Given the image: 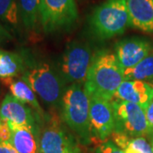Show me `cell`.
Instances as JSON below:
<instances>
[{"instance_id": "1", "label": "cell", "mask_w": 153, "mask_h": 153, "mask_svg": "<svg viewBox=\"0 0 153 153\" xmlns=\"http://www.w3.org/2000/svg\"><path fill=\"white\" fill-rule=\"evenodd\" d=\"M124 80V71L115 54L103 50L94 56L83 86L89 97L111 101Z\"/></svg>"}, {"instance_id": "2", "label": "cell", "mask_w": 153, "mask_h": 153, "mask_svg": "<svg viewBox=\"0 0 153 153\" xmlns=\"http://www.w3.org/2000/svg\"><path fill=\"white\" fill-rule=\"evenodd\" d=\"M25 58L26 69L21 76L33 89L45 104L53 106L61 105L66 92V82L51 66L37 60L27 52L22 53Z\"/></svg>"}, {"instance_id": "3", "label": "cell", "mask_w": 153, "mask_h": 153, "mask_svg": "<svg viewBox=\"0 0 153 153\" xmlns=\"http://www.w3.org/2000/svg\"><path fill=\"white\" fill-rule=\"evenodd\" d=\"M62 117L83 144L90 142L92 134L89 120L90 99L82 84H71L61 102Z\"/></svg>"}, {"instance_id": "4", "label": "cell", "mask_w": 153, "mask_h": 153, "mask_svg": "<svg viewBox=\"0 0 153 153\" xmlns=\"http://www.w3.org/2000/svg\"><path fill=\"white\" fill-rule=\"evenodd\" d=\"M89 25L94 34L103 40L122 35L131 26L127 0H105L94 10Z\"/></svg>"}, {"instance_id": "5", "label": "cell", "mask_w": 153, "mask_h": 153, "mask_svg": "<svg viewBox=\"0 0 153 153\" xmlns=\"http://www.w3.org/2000/svg\"><path fill=\"white\" fill-rule=\"evenodd\" d=\"M95 55L86 43L73 41L67 44L60 66V76L65 82L83 85Z\"/></svg>"}, {"instance_id": "6", "label": "cell", "mask_w": 153, "mask_h": 153, "mask_svg": "<svg viewBox=\"0 0 153 153\" xmlns=\"http://www.w3.org/2000/svg\"><path fill=\"white\" fill-rule=\"evenodd\" d=\"M111 102L114 112V133L131 138L143 137L151 134L146 110L142 106L118 99H113Z\"/></svg>"}, {"instance_id": "7", "label": "cell", "mask_w": 153, "mask_h": 153, "mask_svg": "<svg viewBox=\"0 0 153 153\" xmlns=\"http://www.w3.org/2000/svg\"><path fill=\"white\" fill-rule=\"evenodd\" d=\"M77 18L75 0H41L39 22L45 33L67 29Z\"/></svg>"}, {"instance_id": "8", "label": "cell", "mask_w": 153, "mask_h": 153, "mask_svg": "<svg viewBox=\"0 0 153 153\" xmlns=\"http://www.w3.org/2000/svg\"><path fill=\"white\" fill-rule=\"evenodd\" d=\"M40 129L39 143L41 153H74L77 147L63 129L60 118L53 115L46 117Z\"/></svg>"}, {"instance_id": "9", "label": "cell", "mask_w": 153, "mask_h": 153, "mask_svg": "<svg viewBox=\"0 0 153 153\" xmlns=\"http://www.w3.org/2000/svg\"><path fill=\"white\" fill-rule=\"evenodd\" d=\"M89 120L92 137L105 141L114 131L115 118L111 101L98 97H89Z\"/></svg>"}, {"instance_id": "10", "label": "cell", "mask_w": 153, "mask_h": 153, "mask_svg": "<svg viewBox=\"0 0 153 153\" xmlns=\"http://www.w3.org/2000/svg\"><path fill=\"white\" fill-rule=\"evenodd\" d=\"M0 118L16 125L40 128L42 121L31 107L8 94L0 104Z\"/></svg>"}, {"instance_id": "11", "label": "cell", "mask_w": 153, "mask_h": 153, "mask_svg": "<svg viewBox=\"0 0 153 153\" xmlns=\"http://www.w3.org/2000/svg\"><path fill=\"white\" fill-rule=\"evenodd\" d=\"M152 50L151 44L140 38H128L115 45V55L123 71L136 66Z\"/></svg>"}, {"instance_id": "12", "label": "cell", "mask_w": 153, "mask_h": 153, "mask_svg": "<svg viewBox=\"0 0 153 153\" xmlns=\"http://www.w3.org/2000/svg\"><path fill=\"white\" fill-rule=\"evenodd\" d=\"M114 99L140 105L146 110L153 100V85L145 81L124 80L118 88Z\"/></svg>"}, {"instance_id": "13", "label": "cell", "mask_w": 153, "mask_h": 153, "mask_svg": "<svg viewBox=\"0 0 153 153\" xmlns=\"http://www.w3.org/2000/svg\"><path fill=\"white\" fill-rule=\"evenodd\" d=\"M12 130L10 143L19 153H41L40 128L10 123Z\"/></svg>"}, {"instance_id": "14", "label": "cell", "mask_w": 153, "mask_h": 153, "mask_svg": "<svg viewBox=\"0 0 153 153\" xmlns=\"http://www.w3.org/2000/svg\"><path fill=\"white\" fill-rule=\"evenodd\" d=\"M131 27L153 32V0H127Z\"/></svg>"}, {"instance_id": "15", "label": "cell", "mask_w": 153, "mask_h": 153, "mask_svg": "<svg viewBox=\"0 0 153 153\" xmlns=\"http://www.w3.org/2000/svg\"><path fill=\"white\" fill-rule=\"evenodd\" d=\"M1 82L9 86L11 94L13 96L22 101V103L31 107L34 111V112L38 115L40 120L43 122L45 119L47 115L44 113V110L42 109L39 104L37 94L33 91V88L29 86V84L25 82L22 78L17 77Z\"/></svg>"}, {"instance_id": "16", "label": "cell", "mask_w": 153, "mask_h": 153, "mask_svg": "<svg viewBox=\"0 0 153 153\" xmlns=\"http://www.w3.org/2000/svg\"><path fill=\"white\" fill-rule=\"evenodd\" d=\"M0 23L14 36L22 37L25 30L19 0H0Z\"/></svg>"}, {"instance_id": "17", "label": "cell", "mask_w": 153, "mask_h": 153, "mask_svg": "<svg viewBox=\"0 0 153 153\" xmlns=\"http://www.w3.org/2000/svg\"><path fill=\"white\" fill-rule=\"evenodd\" d=\"M26 69L22 53L0 49V80L4 81L21 77Z\"/></svg>"}, {"instance_id": "18", "label": "cell", "mask_w": 153, "mask_h": 153, "mask_svg": "<svg viewBox=\"0 0 153 153\" xmlns=\"http://www.w3.org/2000/svg\"><path fill=\"white\" fill-rule=\"evenodd\" d=\"M41 0H19L21 16L25 31L33 32L39 22Z\"/></svg>"}, {"instance_id": "19", "label": "cell", "mask_w": 153, "mask_h": 153, "mask_svg": "<svg viewBox=\"0 0 153 153\" xmlns=\"http://www.w3.org/2000/svg\"><path fill=\"white\" fill-rule=\"evenodd\" d=\"M125 80L148 81L153 79V49L136 66L124 71Z\"/></svg>"}, {"instance_id": "20", "label": "cell", "mask_w": 153, "mask_h": 153, "mask_svg": "<svg viewBox=\"0 0 153 153\" xmlns=\"http://www.w3.org/2000/svg\"><path fill=\"white\" fill-rule=\"evenodd\" d=\"M123 151L124 153H153L152 146L144 137L130 138Z\"/></svg>"}, {"instance_id": "21", "label": "cell", "mask_w": 153, "mask_h": 153, "mask_svg": "<svg viewBox=\"0 0 153 153\" xmlns=\"http://www.w3.org/2000/svg\"><path fill=\"white\" fill-rule=\"evenodd\" d=\"M95 153H124V152L112 140H106L99 146Z\"/></svg>"}, {"instance_id": "22", "label": "cell", "mask_w": 153, "mask_h": 153, "mask_svg": "<svg viewBox=\"0 0 153 153\" xmlns=\"http://www.w3.org/2000/svg\"><path fill=\"white\" fill-rule=\"evenodd\" d=\"M14 39V36L0 23V45L7 44Z\"/></svg>"}, {"instance_id": "23", "label": "cell", "mask_w": 153, "mask_h": 153, "mask_svg": "<svg viewBox=\"0 0 153 153\" xmlns=\"http://www.w3.org/2000/svg\"><path fill=\"white\" fill-rule=\"evenodd\" d=\"M146 119H147L150 133L153 134V100L146 108Z\"/></svg>"}, {"instance_id": "24", "label": "cell", "mask_w": 153, "mask_h": 153, "mask_svg": "<svg viewBox=\"0 0 153 153\" xmlns=\"http://www.w3.org/2000/svg\"><path fill=\"white\" fill-rule=\"evenodd\" d=\"M0 153H19L10 142H0Z\"/></svg>"}, {"instance_id": "25", "label": "cell", "mask_w": 153, "mask_h": 153, "mask_svg": "<svg viewBox=\"0 0 153 153\" xmlns=\"http://www.w3.org/2000/svg\"><path fill=\"white\" fill-rule=\"evenodd\" d=\"M74 153H81V152H80V150H79L78 148H76V151H75V152Z\"/></svg>"}, {"instance_id": "26", "label": "cell", "mask_w": 153, "mask_h": 153, "mask_svg": "<svg viewBox=\"0 0 153 153\" xmlns=\"http://www.w3.org/2000/svg\"><path fill=\"white\" fill-rule=\"evenodd\" d=\"M152 151H153V140H152Z\"/></svg>"}, {"instance_id": "27", "label": "cell", "mask_w": 153, "mask_h": 153, "mask_svg": "<svg viewBox=\"0 0 153 153\" xmlns=\"http://www.w3.org/2000/svg\"><path fill=\"white\" fill-rule=\"evenodd\" d=\"M0 92H1V90H0Z\"/></svg>"}]
</instances>
